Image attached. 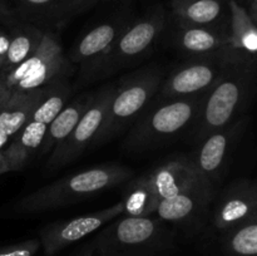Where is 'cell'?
Instances as JSON below:
<instances>
[{
	"instance_id": "obj_15",
	"label": "cell",
	"mask_w": 257,
	"mask_h": 256,
	"mask_svg": "<svg viewBox=\"0 0 257 256\" xmlns=\"http://www.w3.org/2000/svg\"><path fill=\"white\" fill-rule=\"evenodd\" d=\"M212 191V187L201 178L175 197L162 201L155 213L163 222L185 226L198 223L207 211Z\"/></svg>"
},
{
	"instance_id": "obj_13",
	"label": "cell",
	"mask_w": 257,
	"mask_h": 256,
	"mask_svg": "<svg viewBox=\"0 0 257 256\" xmlns=\"http://www.w3.org/2000/svg\"><path fill=\"white\" fill-rule=\"evenodd\" d=\"M131 20L124 15L108 19L88 30L78 40L69 60L79 65V78L83 82L95 79L100 64Z\"/></svg>"
},
{
	"instance_id": "obj_5",
	"label": "cell",
	"mask_w": 257,
	"mask_h": 256,
	"mask_svg": "<svg viewBox=\"0 0 257 256\" xmlns=\"http://www.w3.org/2000/svg\"><path fill=\"white\" fill-rule=\"evenodd\" d=\"M72 62L64 54L60 38L45 30L37 52L7 73H0V104L12 95L44 89L69 78Z\"/></svg>"
},
{
	"instance_id": "obj_3",
	"label": "cell",
	"mask_w": 257,
	"mask_h": 256,
	"mask_svg": "<svg viewBox=\"0 0 257 256\" xmlns=\"http://www.w3.org/2000/svg\"><path fill=\"white\" fill-rule=\"evenodd\" d=\"M205 94L155 98L128 133L124 141L125 150L135 152L152 150L177 137L190 125L193 127L203 105Z\"/></svg>"
},
{
	"instance_id": "obj_30",
	"label": "cell",
	"mask_w": 257,
	"mask_h": 256,
	"mask_svg": "<svg viewBox=\"0 0 257 256\" xmlns=\"http://www.w3.org/2000/svg\"><path fill=\"white\" fill-rule=\"evenodd\" d=\"M250 17L252 18L255 22H257V0H252V4H251Z\"/></svg>"
},
{
	"instance_id": "obj_11",
	"label": "cell",
	"mask_w": 257,
	"mask_h": 256,
	"mask_svg": "<svg viewBox=\"0 0 257 256\" xmlns=\"http://www.w3.org/2000/svg\"><path fill=\"white\" fill-rule=\"evenodd\" d=\"M124 211L123 202L105 207L92 213L77 216L64 221H55L44 226L39 232L42 248L47 256H54L68 246L78 242L95 232L108 222L117 218Z\"/></svg>"
},
{
	"instance_id": "obj_23",
	"label": "cell",
	"mask_w": 257,
	"mask_h": 256,
	"mask_svg": "<svg viewBox=\"0 0 257 256\" xmlns=\"http://www.w3.org/2000/svg\"><path fill=\"white\" fill-rule=\"evenodd\" d=\"M225 247L233 256H257V221L246 222L226 231Z\"/></svg>"
},
{
	"instance_id": "obj_4",
	"label": "cell",
	"mask_w": 257,
	"mask_h": 256,
	"mask_svg": "<svg viewBox=\"0 0 257 256\" xmlns=\"http://www.w3.org/2000/svg\"><path fill=\"white\" fill-rule=\"evenodd\" d=\"M163 69L151 65L123 77L115 85L107 115L99 128L92 147L103 145L122 133L142 115L152 103L165 79Z\"/></svg>"
},
{
	"instance_id": "obj_18",
	"label": "cell",
	"mask_w": 257,
	"mask_h": 256,
	"mask_svg": "<svg viewBox=\"0 0 257 256\" xmlns=\"http://www.w3.org/2000/svg\"><path fill=\"white\" fill-rule=\"evenodd\" d=\"M230 145L228 131H216L200 142V147L190 158L196 172L213 190V183L218 177L226 161Z\"/></svg>"
},
{
	"instance_id": "obj_8",
	"label": "cell",
	"mask_w": 257,
	"mask_h": 256,
	"mask_svg": "<svg viewBox=\"0 0 257 256\" xmlns=\"http://www.w3.org/2000/svg\"><path fill=\"white\" fill-rule=\"evenodd\" d=\"M166 20V12L161 7H156L142 17L131 20L100 64L95 79L107 77L142 60L162 35Z\"/></svg>"
},
{
	"instance_id": "obj_9",
	"label": "cell",
	"mask_w": 257,
	"mask_h": 256,
	"mask_svg": "<svg viewBox=\"0 0 257 256\" xmlns=\"http://www.w3.org/2000/svg\"><path fill=\"white\" fill-rule=\"evenodd\" d=\"M115 85H107L94 92L92 103L68 137L49 155L45 168L55 171L77 160L97 137L107 115Z\"/></svg>"
},
{
	"instance_id": "obj_1",
	"label": "cell",
	"mask_w": 257,
	"mask_h": 256,
	"mask_svg": "<svg viewBox=\"0 0 257 256\" xmlns=\"http://www.w3.org/2000/svg\"><path fill=\"white\" fill-rule=\"evenodd\" d=\"M173 242L175 233L158 217L127 215L99 228L78 256H158Z\"/></svg>"
},
{
	"instance_id": "obj_6",
	"label": "cell",
	"mask_w": 257,
	"mask_h": 256,
	"mask_svg": "<svg viewBox=\"0 0 257 256\" xmlns=\"http://www.w3.org/2000/svg\"><path fill=\"white\" fill-rule=\"evenodd\" d=\"M200 180L190 158L168 161L131 181L123 193V212L131 216H151L162 201L175 197Z\"/></svg>"
},
{
	"instance_id": "obj_26",
	"label": "cell",
	"mask_w": 257,
	"mask_h": 256,
	"mask_svg": "<svg viewBox=\"0 0 257 256\" xmlns=\"http://www.w3.org/2000/svg\"><path fill=\"white\" fill-rule=\"evenodd\" d=\"M99 0H69L67 5V10H65V19L89 9L90 7L97 4Z\"/></svg>"
},
{
	"instance_id": "obj_2",
	"label": "cell",
	"mask_w": 257,
	"mask_h": 256,
	"mask_svg": "<svg viewBox=\"0 0 257 256\" xmlns=\"http://www.w3.org/2000/svg\"><path fill=\"white\" fill-rule=\"evenodd\" d=\"M133 172L120 165H100L54 181L20 198L14 206L18 213H39L57 210L90 198L130 180Z\"/></svg>"
},
{
	"instance_id": "obj_24",
	"label": "cell",
	"mask_w": 257,
	"mask_h": 256,
	"mask_svg": "<svg viewBox=\"0 0 257 256\" xmlns=\"http://www.w3.org/2000/svg\"><path fill=\"white\" fill-rule=\"evenodd\" d=\"M69 0H18L22 12L33 20L65 19Z\"/></svg>"
},
{
	"instance_id": "obj_7",
	"label": "cell",
	"mask_w": 257,
	"mask_h": 256,
	"mask_svg": "<svg viewBox=\"0 0 257 256\" xmlns=\"http://www.w3.org/2000/svg\"><path fill=\"white\" fill-rule=\"evenodd\" d=\"M70 93L72 87L68 79L50 85L45 90L24 125L3 150L8 172L23 170L25 165L39 153V148L50 123L67 104Z\"/></svg>"
},
{
	"instance_id": "obj_28",
	"label": "cell",
	"mask_w": 257,
	"mask_h": 256,
	"mask_svg": "<svg viewBox=\"0 0 257 256\" xmlns=\"http://www.w3.org/2000/svg\"><path fill=\"white\" fill-rule=\"evenodd\" d=\"M10 8L8 0H0V22L7 20L10 17Z\"/></svg>"
},
{
	"instance_id": "obj_10",
	"label": "cell",
	"mask_w": 257,
	"mask_h": 256,
	"mask_svg": "<svg viewBox=\"0 0 257 256\" xmlns=\"http://www.w3.org/2000/svg\"><path fill=\"white\" fill-rule=\"evenodd\" d=\"M231 63H228L217 82L206 92L203 105L193 125V138L197 143L211 133L225 128L237 109L242 97V84L238 79L240 77L230 70Z\"/></svg>"
},
{
	"instance_id": "obj_27",
	"label": "cell",
	"mask_w": 257,
	"mask_h": 256,
	"mask_svg": "<svg viewBox=\"0 0 257 256\" xmlns=\"http://www.w3.org/2000/svg\"><path fill=\"white\" fill-rule=\"evenodd\" d=\"M9 42H10V29H2V28H0V70H2L3 65H4L5 58H7Z\"/></svg>"
},
{
	"instance_id": "obj_16",
	"label": "cell",
	"mask_w": 257,
	"mask_h": 256,
	"mask_svg": "<svg viewBox=\"0 0 257 256\" xmlns=\"http://www.w3.org/2000/svg\"><path fill=\"white\" fill-rule=\"evenodd\" d=\"M255 192L245 186L231 188L218 200L213 211V225L220 231H228L255 216Z\"/></svg>"
},
{
	"instance_id": "obj_25",
	"label": "cell",
	"mask_w": 257,
	"mask_h": 256,
	"mask_svg": "<svg viewBox=\"0 0 257 256\" xmlns=\"http://www.w3.org/2000/svg\"><path fill=\"white\" fill-rule=\"evenodd\" d=\"M42 248L39 238H29L0 247V256H35Z\"/></svg>"
},
{
	"instance_id": "obj_20",
	"label": "cell",
	"mask_w": 257,
	"mask_h": 256,
	"mask_svg": "<svg viewBox=\"0 0 257 256\" xmlns=\"http://www.w3.org/2000/svg\"><path fill=\"white\" fill-rule=\"evenodd\" d=\"M93 97H94V92L84 93L63 107V109L50 123L38 155H50L68 137V135L74 130L80 118L83 117L85 110L89 108Z\"/></svg>"
},
{
	"instance_id": "obj_19",
	"label": "cell",
	"mask_w": 257,
	"mask_h": 256,
	"mask_svg": "<svg viewBox=\"0 0 257 256\" xmlns=\"http://www.w3.org/2000/svg\"><path fill=\"white\" fill-rule=\"evenodd\" d=\"M48 88L12 95L0 104V152L24 125Z\"/></svg>"
},
{
	"instance_id": "obj_29",
	"label": "cell",
	"mask_w": 257,
	"mask_h": 256,
	"mask_svg": "<svg viewBox=\"0 0 257 256\" xmlns=\"http://www.w3.org/2000/svg\"><path fill=\"white\" fill-rule=\"evenodd\" d=\"M8 172V166H7V161H5L4 155H3V151L0 152V175L3 173Z\"/></svg>"
},
{
	"instance_id": "obj_12",
	"label": "cell",
	"mask_w": 257,
	"mask_h": 256,
	"mask_svg": "<svg viewBox=\"0 0 257 256\" xmlns=\"http://www.w3.org/2000/svg\"><path fill=\"white\" fill-rule=\"evenodd\" d=\"M228 63L231 62L217 58H191L163 79L156 99L205 94L217 82Z\"/></svg>"
},
{
	"instance_id": "obj_22",
	"label": "cell",
	"mask_w": 257,
	"mask_h": 256,
	"mask_svg": "<svg viewBox=\"0 0 257 256\" xmlns=\"http://www.w3.org/2000/svg\"><path fill=\"white\" fill-rule=\"evenodd\" d=\"M231 25V42L233 49L247 52H257V28L253 25L252 18L238 4L237 0H228Z\"/></svg>"
},
{
	"instance_id": "obj_17",
	"label": "cell",
	"mask_w": 257,
	"mask_h": 256,
	"mask_svg": "<svg viewBox=\"0 0 257 256\" xmlns=\"http://www.w3.org/2000/svg\"><path fill=\"white\" fill-rule=\"evenodd\" d=\"M228 0H170L176 24L188 27H221L225 17V3Z\"/></svg>"
},
{
	"instance_id": "obj_14",
	"label": "cell",
	"mask_w": 257,
	"mask_h": 256,
	"mask_svg": "<svg viewBox=\"0 0 257 256\" xmlns=\"http://www.w3.org/2000/svg\"><path fill=\"white\" fill-rule=\"evenodd\" d=\"M173 43L190 58H217L235 62V52L230 34L225 29L188 27L176 24Z\"/></svg>"
},
{
	"instance_id": "obj_21",
	"label": "cell",
	"mask_w": 257,
	"mask_h": 256,
	"mask_svg": "<svg viewBox=\"0 0 257 256\" xmlns=\"http://www.w3.org/2000/svg\"><path fill=\"white\" fill-rule=\"evenodd\" d=\"M45 30L32 23H20L10 28V42L7 58L0 73L14 69L23 62L29 59L38 50Z\"/></svg>"
}]
</instances>
